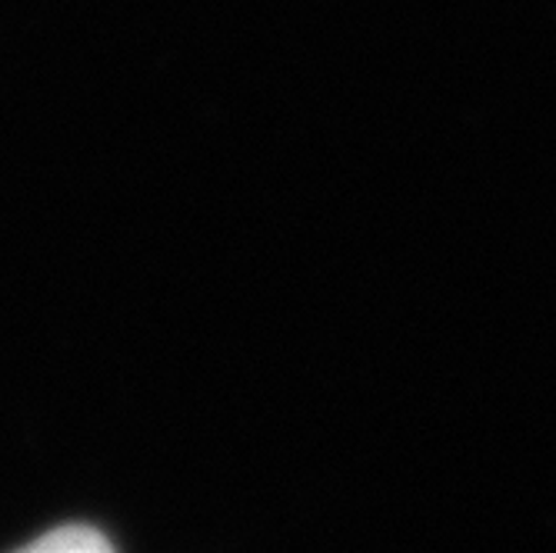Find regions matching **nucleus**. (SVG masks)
I'll return each instance as SVG.
<instances>
[{
  "label": "nucleus",
  "mask_w": 556,
  "mask_h": 553,
  "mask_svg": "<svg viewBox=\"0 0 556 553\" xmlns=\"http://www.w3.org/2000/svg\"><path fill=\"white\" fill-rule=\"evenodd\" d=\"M27 550H40V553H97V550H111V540L104 533L90 530V527H61L54 533L34 540Z\"/></svg>",
  "instance_id": "1"
}]
</instances>
